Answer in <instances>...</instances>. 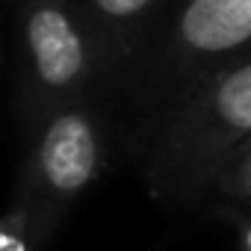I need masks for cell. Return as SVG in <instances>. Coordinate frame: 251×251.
I'll return each mask as SVG.
<instances>
[{
    "mask_svg": "<svg viewBox=\"0 0 251 251\" xmlns=\"http://www.w3.org/2000/svg\"><path fill=\"white\" fill-rule=\"evenodd\" d=\"M100 166V139L86 112L65 109L53 115L36 145V177L45 192L74 198L83 192Z\"/></svg>",
    "mask_w": 251,
    "mask_h": 251,
    "instance_id": "cell-3",
    "label": "cell"
},
{
    "mask_svg": "<svg viewBox=\"0 0 251 251\" xmlns=\"http://www.w3.org/2000/svg\"><path fill=\"white\" fill-rule=\"evenodd\" d=\"M248 142H251V139H248Z\"/></svg>",
    "mask_w": 251,
    "mask_h": 251,
    "instance_id": "cell-9",
    "label": "cell"
},
{
    "mask_svg": "<svg viewBox=\"0 0 251 251\" xmlns=\"http://www.w3.org/2000/svg\"><path fill=\"white\" fill-rule=\"evenodd\" d=\"M219 186L230 195L251 198V142H245L219 177Z\"/></svg>",
    "mask_w": 251,
    "mask_h": 251,
    "instance_id": "cell-6",
    "label": "cell"
},
{
    "mask_svg": "<svg viewBox=\"0 0 251 251\" xmlns=\"http://www.w3.org/2000/svg\"><path fill=\"white\" fill-rule=\"evenodd\" d=\"M248 245H251V236H248Z\"/></svg>",
    "mask_w": 251,
    "mask_h": 251,
    "instance_id": "cell-8",
    "label": "cell"
},
{
    "mask_svg": "<svg viewBox=\"0 0 251 251\" xmlns=\"http://www.w3.org/2000/svg\"><path fill=\"white\" fill-rule=\"evenodd\" d=\"M30 74L48 95H65L89 71V42L74 15L56 0H39L24 24Z\"/></svg>",
    "mask_w": 251,
    "mask_h": 251,
    "instance_id": "cell-2",
    "label": "cell"
},
{
    "mask_svg": "<svg viewBox=\"0 0 251 251\" xmlns=\"http://www.w3.org/2000/svg\"><path fill=\"white\" fill-rule=\"evenodd\" d=\"M160 0H92V9L98 12L100 21L106 24H133L139 18H145Z\"/></svg>",
    "mask_w": 251,
    "mask_h": 251,
    "instance_id": "cell-5",
    "label": "cell"
},
{
    "mask_svg": "<svg viewBox=\"0 0 251 251\" xmlns=\"http://www.w3.org/2000/svg\"><path fill=\"white\" fill-rule=\"evenodd\" d=\"M251 42V0H189L177 18V48L195 59L225 56Z\"/></svg>",
    "mask_w": 251,
    "mask_h": 251,
    "instance_id": "cell-4",
    "label": "cell"
},
{
    "mask_svg": "<svg viewBox=\"0 0 251 251\" xmlns=\"http://www.w3.org/2000/svg\"><path fill=\"white\" fill-rule=\"evenodd\" d=\"M251 139V59L216 74L166 127L151 177L166 195H195L219 183L227 163Z\"/></svg>",
    "mask_w": 251,
    "mask_h": 251,
    "instance_id": "cell-1",
    "label": "cell"
},
{
    "mask_svg": "<svg viewBox=\"0 0 251 251\" xmlns=\"http://www.w3.org/2000/svg\"><path fill=\"white\" fill-rule=\"evenodd\" d=\"M0 251H30V233H27V213L12 210L0 230Z\"/></svg>",
    "mask_w": 251,
    "mask_h": 251,
    "instance_id": "cell-7",
    "label": "cell"
}]
</instances>
